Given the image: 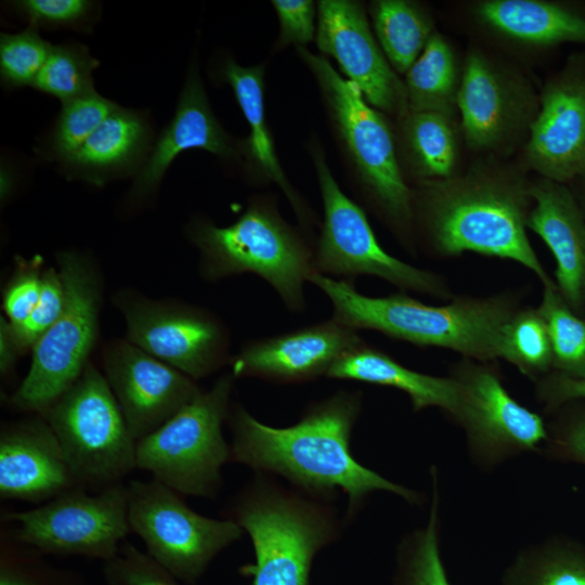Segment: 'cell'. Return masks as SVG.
<instances>
[{"label":"cell","instance_id":"obj_1","mask_svg":"<svg viewBox=\"0 0 585 585\" xmlns=\"http://www.w3.org/2000/svg\"><path fill=\"white\" fill-rule=\"evenodd\" d=\"M361 410L362 393L341 390L312 403L296 424L276 428L236 404L227 417L231 460L280 474L315 497H332L340 490L348 495L350 517L375 491L419 504L418 492L384 478L352 456L350 439Z\"/></svg>","mask_w":585,"mask_h":585},{"label":"cell","instance_id":"obj_2","mask_svg":"<svg viewBox=\"0 0 585 585\" xmlns=\"http://www.w3.org/2000/svg\"><path fill=\"white\" fill-rule=\"evenodd\" d=\"M530 183L518 173L473 168L464 176L421 181L413 190V221L426 250L440 258L471 251L512 260L542 284L551 280L526 235Z\"/></svg>","mask_w":585,"mask_h":585},{"label":"cell","instance_id":"obj_3","mask_svg":"<svg viewBox=\"0 0 585 585\" xmlns=\"http://www.w3.org/2000/svg\"><path fill=\"white\" fill-rule=\"evenodd\" d=\"M308 282L320 288L333 307V318L355 329L379 332L420 347L445 348L481 362L498 359L505 324L520 308L517 297H457L444 306L426 304L407 292L369 297L352 282L312 272Z\"/></svg>","mask_w":585,"mask_h":585},{"label":"cell","instance_id":"obj_4","mask_svg":"<svg viewBox=\"0 0 585 585\" xmlns=\"http://www.w3.org/2000/svg\"><path fill=\"white\" fill-rule=\"evenodd\" d=\"M326 104L327 114L363 200L400 243L416 251L413 190L405 182L395 135L386 116L364 99L356 84L339 75L324 55L297 47Z\"/></svg>","mask_w":585,"mask_h":585},{"label":"cell","instance_id":"obj_5","mask_svg":"<svg viewBox=\"0 0 585 585\" xmlns=\"http://www.w3.org/2000/svg\"><path fill=\"white\" fill-rule=\"evenodd\" d=\"M190 238L199 251L203 278L216 282L250 273L268 283L289 311L304 310L314 247L301 230L283 219L273 197H253L227 226L195 221Z\"/></svg>","mask_w":585,"mask_h":585},{"label":"cell","instance_id":"obj_6","mask_svg":"<svg viewBox=\"0 0 585 585\" xmlns=\"http://www.w3.org/2000/svg\"><path fill=\"white\" fill-rule=\"evenodd\" d=\"M227 514L251 538L255 562L240 568L251 585H309L315 555L338 535L333 509L261 477L236 495Z\"/></svg>","mask_w":585,"mask_h":585},{"label":"cell","instance_id":"obj_7","mask_svg":"<svg viewBox=\"0 0 585 585\" xmlns=\"http://www.w3.org/2000/svg\"><path fill=\"white\" fill-rule=\"evenodd\" d=\"M57 270L65 289L64 308L31 349V364L9 401L12 407L42 414L81 375L99 333L100 274L78 251H61Z\"/></svg>","mask_w":585,"mask_h":585},{"label":"cell","instance_id":"obj_8","mask_svg":"<svg viewBox=\"0 0 585 585\" xmlns=\"http://www.w3.org/2000/svg\"><path fill=\"white\" fill-rule=\"evenodd\" d=\"M235 377L223 374L154 432L136 441V468L179 494L213 497L231 460L222 433Z\"/></svg>","mask_w":585,"mask_h":585},{"label":"cell","instance_id":"obj_9","mask_svg":"<svg viewBox=\"0 0 585 585\" xmlns=\"http://www.w3.org/2000/svg\"><path fill=\"white\" fill-rule=\"evenodd\" d=\"M41 416L54 431L78 483L101 491L136 468L135 444L104 376L89 362Z\"/></svg>","mask_w":585,"mask_h":585},{"label":"cell","instance_id":"obj_10","mask_svg":"<svg viewBox=\"0 0 585 585\" xmlns=\"http://www.w3.org/2000/svg\"><path fill=\"white\" fill-rule=\"evenodd\" d=\"M311 156L324 211L322 231L314 247V271L352 283L359 276H375L399 291L452 298L442 276L408 264L380 246L364 210L341 191L318 145L313 144Z\"/></svg>","mask_w":585,"mask_h":585},{"label":"cell","instance_id":"obj_11","mask_svg":"<svg viewBox=\"0 0 585 585\" xmlns=\"http://www.w3.org/2000/svg\"><path fill=\"white\" fill-rule=\"evenodd\" d=\"M128 520L156 562L178 580L194 584L213 558L240 538L244 530L231 519L202 516L161 482L127 484Z\"/></svg>","mask_w":585,"mask_h":585},{"label":"cell","instance_id":"obj_12","mask_svg":"<svg viewBox=\"0 0 585 585\" xmlns=\"http://www.w3.org/2000/svg\"><path fill=\"white\" fill-rule=\"evenodd\" d=\"M450 376L457 386L451 417L464 430L469 456L479 469L493 470L545 444L547 424L511 396L494 362L463 358Z\"/></svg>","mask_w":585,"mask_h":585},{"label":"cell","instance_id":"obj_13","mask_svg":"<svg viewBox=\"0 0 585 585\" xmlns=\"http://www.w3.org/2000/svg\"><path fill=\"white\" fill-rule=\"evenodd\" d=\"M86 490L77 486L39 507L8 514L16 523L10 537L44 554L112 559L131 532L127 484L91 495Z\"/></svg>","mask_w":585,"mask_h":585},{"label":"cell","instance_id":"obj_14","mask_svg":"<svg viewBox=\"0 0 585 585\" xmlns=\"http://www.w3.org/2000/svg\"><path fill=\"white\" fill-rule=\"evenodd\" d=\"M114 301L126 322V339L192 379L230 363V332L212 312L130 290Z\"/></svg>","mask_w":585,"mask_h":585},{"label":"cell","instance_id":"obj_15","mask_svg":"<svg viewBox=\"0 0 585 585\" xmlns=\"http://www.w3.org/2000/svg\"><path fill=\"white\" fill-rule=\"evenodd\" d=\"M538 107L519 76L479 50L468 53L457 108L470 148L483 153L510 148L524 132L529 134Z\"/></svg>","mask_w":585,"mask_h":585},{"label":"cell","instance_id":"obj_16","mask_svg":"<svg viewBox=\"0 0 585 585\" xmlns=\"http://www.w3.org/2000/svg\"><path fill=\"white\" fill-rule=\"evenodd\" d=\"M316 6L318 50L336 60L347 79L358 86L369 105L396 118L406 114L404 82L373 35L363 3L321 0Z\"/></svg>","mask_w":585,"mask_h":585},{"label":"cell","instance_id":"obj_17","mask_svg":"<svg viewBox=\"0 0 585 585\" xmlns=\"http://www.w3.org/2000/svg\"><path fill=\"white\" fill-rule=\"evenodd\" d=\"M102 360L103 374L135 441L157 430L202 392L194 379L126 338L107 342Z\"/></svg>","mask_w":585,"mask_h":585},{"label":"cell","instance_id":"obj_18","mask_svg":"<svg viewBox=\"0 0 585 585\" xmlns=\"http://www.w3.org/2000/svg\"><path fill=\"white\" fill-rule=\"evenodd\" d=\"M524 152L540 178L569 184L585 171V54L545 84Z\"/></svg>","mask_w":585,"mask_h":585},{"label":"cell","instance_id":"obj_19","mask_svg":"<svg viewBox=\"0 0 585 585\" xmlns=\"http://www.w3.org/2000/svg\"><path fill=\"white\" fill-rule=\"evenodd\" d=\"M364 340L335 318L246 342L231 356L235 378L300 384L327 376L333 365Z\"/></svg>","mask_w":585,"mask_h":585},{"label":"cell","instance_id":"obj_20","mask_svg":"<svg viewBox=\"0 0 585 585\" xmlns=\"http://www.w3.org/2000/svg\"><path fill=\"white\" fill-rule=\"evenodd\" d=\"M76 480L54 431L40 414L5 424L0 433V497L48 502Z\"/></svg>","mask_w":585,"mask_h":585},{"label":"cell","instance_id":"obj_21","mask_svg":"<svg viewBox=\"0 0 585 585\" xmlns=\"http://www.w3.org/2000/svg\"><path fill=\"white\" fill-rule=\"evenodd\" d=\"M528 229L556 260V286L580 316H585V217L568 184L538 178L530 183Z\"/></svg>","mask_w":585,"mask_h":585},{"label":"cell","instance_id":"obj_22","mask_svg":"<svg viewBox=\"0 0 585 585\" xmlns=\"http://www.w3.org/2000/svg\"><path fill=\"white\" fill-rule=\"evenodd\" d=\"M192 148L205 150L221 158H232L242 152L214 117L194 67L188 73L174 116L136 176L134 193L144 195L155 190L176 157Z\"/></svg>","mask_w":585,"mask_h":585},{"label":"cell","instance_id":"obj_23","mask_svg":"<svg viewBox=\"0 0 585 585\" xmlns=\"http://www.w3.org/2000/svg\"><path fill=\"white\" fill-rule=\"evenodd\" d=\"M477 18L515 42L537 48L585 43V9L543 0H486L478 3Z\"/></svg>","mask_w":585,"mask_h":585},{"label":"cell","instance_id":"obj_24","mask_svg":"<svg viewBox=\"0 0 585 585\" xmlns=\"http://www.w3.org/2000/svg\"><path fill=\"white\" fill-rule=\"evenodd\" d=\"M222 76L227 82L249 126L243 144L249 165L257 177L275 183L284 193L299 221L310 227L314 216L303 198L289 183L276 156L274 142L266 123L264 108V65L240 66L227 60Z\"/></svg>","mask_w":585,"mask_h":585},{"label":"cell","instance_id":"obj_25","mask_svg":"<svg viewBox=\"0 0 585 585\" xmlns=\"http://www.w3.org/2000/svg\"><path fill=\"white\" fill-rule=\"evenodd\" d=\"M326 377L399 389L408 395L414 412L438 407L451 416L457 400V386L450 375L440 377L407 368L365 341L346 352Z\"/></svg>","mask_w":585,"mask_h":585},{"label":"cell","instance_id":"obj_26","mask_svg":"<svg viewBox=\"0 0 585 585\" xmlns=\"http://www.w3.org/2000/svg\"><path fill=\"white\" fill-rule=\"evenodd\" d=\"M398 121V156L410 173L420 182L455 176L459 150L452 116L408 110Z\"/></svg>","mask_w":585,"mask_h":585},{"label":"cell","instance_id":"obj_27","mask_svg":"<svg viewBox=\"0 0 585 585\" xmlns=\"http://www.w3.org/2000/svg\"><path fill=\"white\" fill-rule=\"evenodd\" d=\"M147 139L148 127L144 119L133 110L117 106L65 162L89 181L101 183L102 177L138 159Z\"/></svg>","mask_w":585,"mask_h":585},{"label":"cell","instance_id":"obj_28","mask_svg":"<svg viewBox=\"0 0 585 585\" xmlns=\"http://www.w3.org/2000/svg\"><path fill=\"white\" fill-rule=\"evenodd\" d=\"M463 77L457 55L439 32H434L405 74L408 110L434 112L454 117Z\"/></svg>","mask_w":585,"mask_h":585},{"label":"cell","instance_id":"obj_29","mask_svg":"<svg viewBox=\"0 0 585 585\" xmlns=\"http://www.w3.org/2000/svg\"><path fill=\"white\" fill-rule=\"evenodd\" d=\"M376 39L395 73L406 74L433 36L430 13L410 0H376L369 4Z\"/></svg>","mask_w":585,"mask_h":585},{"label":"cell","instance_id":"obj_30","mask_svg":"<svg viewBox=\"0 0 585 585\" xmlns=\"http://www.w3.org/2000/svg\"><path fill=\"white\" fill-rule=\"evenodd\" d=\"M500 585H585V547L551 537L521 549Z\"/></svg>","mask_w":585,"mask_h":585},{"label":"cell","instance_id":"obj_31","mask_svg":"<svg viewBox=\"0 0 585 585\" xmlns=\"http://www.w3.org/2000/svg\"><path fill=\"white\" fill-rule=\"evenodd\" d=\"M431 505L426 524L406 534L395 555L392 585H452L440 548V487L435 466L430 467Z\"/></svg>","mask_w":585,"mask_h":585},{"label":"cell","instance_id":"obj_32","mask_svg":"<svg viewBox=\"0 0 585 585\" xmlns=\"http://www.w3.org/2000/svg\"><path fill=\"white\" fill-rule=\"evenodd\" d=\"M498 359L536 381L552 370V350L546 322L533 307H520L505 324Z\"/></svg>","mask_w":585,"mask_h":585},{"label":"cell","instance_id":"obj_33","mask_svg":"<svg viewBox=\"0 0 585 585\" xmlns=\"http://www.w3.org/2000/svg\"><path fill=\"white\" fill-rule=\"evenodd\" d=\"M543 285L540 306L552 350V370L573 378L585 377V318L560 295L555 282Z\"/></svg>","mask_w":585,"mask_h":585},{"label":"cell","instance_id":"obj_34","mask_svg":"<svg viewBox=\"0 0 585 585\" xmlns=\"http://www.w3.org/2000/svg\"><path fill=\"white\" fill-rule=\"evenodd\" d=\"M99 65L82 46H53L32 87L64 104L94 91L92 73Z\"/></svg>","mask_w":585,"mask_h":585},{"label":"cell","instance_id":"obj_35","mask_svg":"<svg viewBox=\"0 0 585 585\" xmlns=\"http://www.w3.org/2000/svg\"><path fill=\"white\" fill-rule=\"evenodd\" d=\"M116 108L95 91L64 103L52 135L56 156L68 159Z\"/></svg>","mask_w":585,"mask_h":585},{"label":"cell","instance_id":"obj_36","mask_svg":"<svg viewBox=\"0 0 585 585\" xmlns=\"http://www.w3.org/2000/svg\"><path fill=\"white\" fill-rule=\"evenodd\" d=\"M34 28L1 34L0 74L10 87L32 86L52 50Z\"/></svg>","mask_w":585,"mask_h":585},{"label":"cell","instance_id":"obj_37","mask_svg":"<svg viewBox=\"0 0 585 585\" xmlns=\"http://www.w3.org/2000/svg\"><path fill=\"white\" fill-rule=\"evenodd\" d=\"M65 302V289L57 269H44L42 289L39 301L31 313L22 323L12 325L10 332L20 352L32 349L42 335L55 323L61 315Z\"/></svg>","mask_w":585,"mask_h":585},{"label":"cell","instance_id":"obj_38","mask_svg":"<svg viewBox=\"0 0 585 585\" xmlns=\"http://www.w3.org/2000/svg\"><path fill=\"white\" fill-rule=\"evenodd\" d=\"M555 412L556 418L547 425L548 439L538 452L585 466V403L572 401Z\"/></svg>","mask_w":585,"mask_h":585},{"label":"cell","instance_id":"obj_39","mask_svg":"<svg viewBox=\"0 0 585 585\" xmlns=\"http://www.w3.org/2000/svg\"><path fill=\"white\" fill-rule=\"evenodd\" d=\"M103 574L108 585H179L176 576L130 543L104 562Z\"/></svg>","mask_w":585,"mask_h":585},{"label":"cell","instance_id":"obj_40","mask_svg":"<svg viewBox=\"0 0 585 585\" xmlns=\"http://www.w3.org/2000/svg\"><path fill=\"white\" fill-rule=\"evenodd\" d=\"M42 259L16 258L15 270L3 290V311L12 324L22 323L37 306L42 289Z\"/></svg>","mask_w":585,"mask_h":585},{"label":"cell","instance_id":"obj_41","mask_svg":"<svg viewBox=\"0 0 585 585\" xmlns=\"http://www.w3.org/2000/svg\"><path fill=\"white\" fill-rule=\"evenodd\" d=\"M280 22L277 48L288 44L304 47L316 34L314 20L317 6L311 0L271 1Z\"/></svg>","mask_w":585,"mask_h":585},{"label":"cell","instance_id":"obj_42","mask_svg":"<svg viewBox=\"0 0 585 585\" xmlns=\"http://www.w3.org/2000/svg\"><path fill=\"white\" fill-rule=\"evenodd\" d=\"M15 6L36 26L64 27L80 23L92 2L86 0H23Z\"/></svg>","mask_w":585,"mask_h":585},{"label":"cell","instance_id":"obj_43","mask_svg":"<svg viewBox=\"0 0 585 585\" xmlns=\"http://www.w3.org/2000/svg\"><path fill=\"white\" fill-rule=\"evenodd\" d=\"M535 382V395L549 412L566 403L585 400V377L573 378L551 370Z\"/></svg>","mask_w":585,"mask_h":585},{"label":"cell","instance_id":"obj_44","mask_svg":"<svg viewBox=\"0 0 585 585\" xmlns=\"http://www.w3.org/2000/svg\"><path fill=\"white\" fill-rule=\"evenodd\" d=\"M20 352L11 336L9 321L1 316L0 318V372L2 377L8 376L14 370V366Z\"/></svg>","mask_w":585,"mask_h":585},{"label":"cell","instance_id":"obj_45","mask_svg":"<svg viewBox=\"0 0 585 585\" xmlns=\"http://www.w3.org/2000/svg\"><path fill=\"white\" fill-rule=\"evenodd\" d=\"M584 217H585V171L569 184Z\"/></svg>","mask_w":585,"mask_h":585},{"label":"cell","instance_id":"obj_46","mask_svg":"<svg viewBox=\"0 0 585 585\" xmlns=\"http://www.w3.org/2000/svg\"><path fill=\"white\" fill-rule=\"evenodd\" d=\"M584 318H585V316H584Z\"/></svg>","mask_w":585,"mask_h":585}]
</instances>
